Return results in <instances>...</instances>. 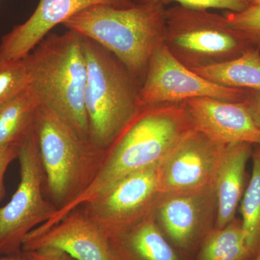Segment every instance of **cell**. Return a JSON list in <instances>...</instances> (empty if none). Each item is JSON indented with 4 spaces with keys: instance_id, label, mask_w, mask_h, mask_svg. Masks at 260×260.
<instances>
[{
    "instance_id": "obj_1",
    "label": "cell",
    "mask_w": 260,
    "mask_h": 260,
    "mask_svg": "<svg viewBox=\"0 0 260 260\" xmlns=\"http://www.w3.org/2000/svg\"><path fill=\"white\" fill-rule=\"evenodd\" d=\"M194 129L184 103L143 107L115 143L93 182L83 194L42 225L47 229L64 215L103 194L130 174L160 164Z\"/></svg>"
},
{
    "instance_id": "obj_2",
    "label": "cell",
    "mask_w": 260,
    "mask_h": 260,
    "mask_svg": "<svg viewBox=\"0 0 260 260\" xmlns=\"http://www.w3.org/2000/svg\"><path fill=\"white\" fill-rule=\"evenodd\" d=\"M166 10L160 3H135L128 8L96 5L62 25L110 51L142 85L152 54L164 44Z\"/></svg>"
},
{
    "instance_id": "obj_3",
    "label": "cell",
    "mask_w": 260,
    "mask_h": 260,
    "mask_svg": "<svg viewBox=\"0 0 260 260\" xmlns=\"http://www.w3.org/2000/svg\"><path fill=\"white\" fill-rule=\"evenodd\" d=\"M25 59L30 85L42 105L89 140L85 103L88 69L83 36L70 30L48 35Z\"/></svg>"
},
{
    "instance_id": "obj_4",
    "label": "cell",
    "mask_w": 260,
    "mask_h": 260,
    "mask_svg": "<svg viewBox=\"0 0 260 260\" xmlns=\"http://www.w3.org/2000/svg\"><path fill=\"white\" fill-rule=\"evenodd\" d=\"M83 37L88 79L85 109L89 140L108 150L142 109L141 84L110 51Z\"/></svg>"
},
{
    "instance_id": "obj_5",
    "label": "cell",
    "mask_w": 260,
    "mask_h": 260,
    "mask_svg": "<svg viewBox=\"0 0 260 260\" xmlns=\"http://www.w3.org/2000/svg\"><path fill=\"white\" fill-rule=\"evenodd\" d=\"M34 126L46 178V192L57 210L88 189L107 158L51 109L41 106Z\"/></svg>"
},
{
    "instance_id": "obj_6",
    "label": "cell",
    "mask_w": 260,
    "mask_h": 260,
    "mask_svg": "<svg viewBox=\"0 0 260 260\" xmlns=\"http://www.w3.org/2000/svg\"><path fill=\"white\" fill-rule=\"evenodd\" d=\"M164 45L191 70L232 60L254 47L229 26L224 15L179 5L166 10Z\"/></svg>"
},
{
    "instance_id": "obj_7",
    "label": "cell",
    "mask_w": 260,
    "mask_h": 260,
    "mask_svg": "<svg viewBox=\"0 0 260 260\" xmlns=\"http://www.w3.org/2000/svg\"><path fill=\"white\" fill-rule=\"evenodd\" d=\"M20 180L8 204L0 207V256L22 251L25 237L50 220L57 208L46 198V178L34 124L19 141Z\"/></svg>"
},
{
    "instance_id": "obj_8",
    "label": "cell",
    "mask_w": 260,
    "mask_h": 260,
    "mask_svg": "<svg viewBox=\"0 0 260 260\" xmlns=\"http://www.w3.org/2000/svg\"><path fill=\"white\" fill-rule=\"evenodd\" d=\"M160 164L130 174L109 190L80 206L108 239L125 232L154 213L160 195Z\"/></svg>"
},
{
    "instance_id": "obj_9",
    "label": "cell",
    "mask_w": 260,
    "mask_h": 260,
    "mask_svg": "<svg viewBox=\"0 0 260 260\" xmlns=\"http://www.w3.org/2000/svg\"><path fill=\"white\" fill-rule=\"evenodd\" d=\"M246 89L228 88L205 79L178 61L165 45L152 54L140 87L142 107L181 104L189 99L209 97L229 102H243Z\"/></svg>"
},
{
    "instance_id": "obj_10",
    "label": "cell",
    "mask_w": 260,
    "mask_h": 260,
    "mask_svg": "<svg viewBox=\"0 0 260 260\" xmlns=\"http://www.w3.org/2000/svg\"><path fill=\"white\" fill-rule=\"evenodd\" d=\"M217 200L214 184L194 190L161 194L154 213L165 236L188 258L198 252L212 227Z\"/></svg>"
},
{
    "instance_id": "obj_11",
    "label": "cell",
    "mask_w": 260,
    "mask_h": 260,
    "mask_svg": "<svg viewBox=\"0 0 260 260\" xmlns=\"http://www.w3.org/2000/svg\"><path fill=\"white\" fill-rule=\"evenodd\" d=\"M225 147L201 132L190 130L160 164V194L194 190L213 184Z\"/></svg>"
},
{
    "instance_id": "obj_12",
    "label": "cell",
    "mask_w": 260,
    "mask_h": 260,
    "mask_svg": "<svg viewBox=\"0 0 260 260\" xmlns=\"http://www.w3.org/2000/svg\"><path fill=\"white\" fill-rule=\"evenodd\" d=\"M135 4L133 0H39L30 18L2 38L0 59L13 60L25 57L54 27L89 7L107 5L128 8Z\"/></svg>"
},
{
    "instance_id": "obj_13",
    "label": "cell",
    "mask_w": 260,
    "mask_h": 260,
    "mask_svg": "<svg viewBox=\"0 0 260 260\" xmlns=\"http://www.w3.org/2000/svg\"><path fill=\"white\" fill-rule=\"evenodd\" d=\"M43 248L59 249L76 260H112L107 236L80 207L47 230L29 233L22 251Z\"/></svg>"
},
{
    "instance_id": "obj_14",
    "label": "cell",
    "mask_w": 260,
    "mask_h": 260,
    "mask_svg": "<svg viewBox=\"0 0 260 260\" xmlns=\"http://www.w3.org/2000/svg\"><path fill=\"white\" fill-rule=\"evenodd\" d=\"M184 104L194 129L219 144L260 145V129L244 102H224L203 97L189 99Z\"/></svg>"
},
{
    "instance_id": "obj_15",
    "label": "cell",
    "mask_w": 260,
    "mask_h": 260,
    "mask_svg": "<svg viewBox=\"0 0 260 260\" xmlns=\"http://www.w3.org/2000/svg\"><path fill=\"white\" fill-rule=\"evenodd\" d=\"M109 245L112 260H184L183 257L188 258L162 234L154 213L125 232L109 238Z\"/></svg>"
},
{
    "instance_id": "obj_16",
    "label": "cell",
    "mask_w": 260,
    "mask_h": 260,
    "mask_svg": "<svg viewBox=\"0 0 260 260\" xmlns=\"http://www.w3.org/2000/svg\"><path fill=\"white\" fill-rule=\"evenodd\" d=\"M248 143L227 145L214 181L217 200L215 229H223L235 219L244 194L246 168L253 153Z\"/></svg>"
},
{
    "instance_id": "obj_17",
    "label": "cell",
    "mask_w": 260,
    "mask_h": 260,
    "mask_svg": "<svg viewBox=\"0 0 260 260\" xmlns=\"http://www.w3.org/2000/svg\"><path fill=\"white\" fill-rule=\"evenodd\" d=\"M205 79L228 88L260 91V51L252 47L232 60L191 70Z\"/></svg>"
},
{
    "instance_id": "obj_18",
    "label": "cell",
    "mask_w": 260,
    "mask_h": 260,
    "mask_svg": "<svg viewBox=\"0 0 260 260\" xmlns=\"http://www.w3.org/2000/svg\"><path fill=\"white\" fill-rule=\"evenodd\" d=\"M42 105L39 95L30 85L0 104V148L20 141L34 124Z\"/></svg>"
},
{
    "instance_id": "obj_19",
    "label": "cell",
    "mask_w": 260,
    "mask_h": 260,
    "mask_svg": "<svg viewBox=\"0 0 260 260\" xmlns=\"http://www.w3.org/2000/svg\"><path fill=\"white\" fill-rule=\"evenodd\" d=\"M254 256L246 246L242 220L234 219L205 237L194 260H246Z\"/></svg>"
},
{
    "instance_id": "obj_20",
    "label": "cell",
    "mask_w": 260,
    "mask_h": 260,
    "mask_svg": "<svg viewBox=\"0 0 260 260\" xmlns=\"http://www.w3.org/2000/svg\"><path fill=\"white\" fill-rule=\"evenodd\" d=\"M253 150L250 181L241 203L242 229L248 249L255 256L260 250V145Z\"/></svg>"
},
{
    "instance_id": "obj_21",
    "label": "cell",
    "mask_w": 260,
    "mask_h": 260,
    "mask_svg": "<svg viewBox=\"0 0 260 260\" xmlns=\"http://www.w3.org/2000/svg\"><path fill=\"white\" fill-rule=\"evenodd\" d=\"M30 85L25 57L13 60L0 59V104L21 93Z\"/></svg>"
},
{
    "instance_id": "obj_22",
    "label": "cell",
    "mask_w": 260,
    "mask_h": 260,
    "mask_svg": "<svg viewBox=\"0 0 260 260\" xmlns=\"http://www.w3.org/2000/svg\"><path fill=\"white\" fill-rule=\"evenodd\" d=\"M231 28L239 32L251 45L260 46V5L249 6L238 13L227 12L225 15Z\"/></svg>"
},
{
    "instance_id": "obj_23",
    "label": "cell",
    "mask_w": 260,
    "mask_h": 260,
    "mask_svg": "<svg viewBox=\"0 0 260 260\" xmlns=\"http://www.w3.org/2000/svg\"><path fill=\"white\" fill-rule=\"evenodd\" d=\"M135 3H160L165 5L176 3L177 5L194 9H221L238 13L248 8L244 0H133Z\"/></svg>"
},
{
    "instance_id": "obj_24",
    "label": "cell",
    "mask_w": 260,
    "mask_h": 260,
    "mask_svg": "<svg viewBox=\"0 0 260 260\" xmlns=\"http://www.w3.org/2000/svg\"><path fill=\"white\" fill-rule=\"evenodd\" d=\"M18 155L19 142L0 148V201L5 198L6 194L5 186V173L10 164L18 158Z\"/></svg>"
},
{
    "instance_id": "obj_25",
    "label": "cell",
    "mask_w": 260,
    "mask_h": 260,
    "mask_svg": "<svg viewBox=\"0 0 260 260\" xmlns=\"http://www.w3.org/2000/svg\"><path fill=\"white\" fill-rule=\"evenodd\" d=\"M24 252L28 260H76L68 253L54 248H43Z\"/></svg>"
},
{
    "instance_id": "obj_26",
    "label": "cell",
    "mask_w": 260,
    "mask_h": 260,
    "mask_svg": "<svg viewBox=\"0 0 260 260\" xmlns=\"http://www.w3.org/2000/svg\"><path fill=\"white\" fill-rule=\"evenodd\" d=\"M244 103L256 125L260 129V91L247 90Z\"/></svg>"
},
{
    "instance_id": "obj_27",
    "label": "cell",
    "mask_w": 260,
    "mask_h": 260,
    "mask_svg": "<svg viewBox=\"0 0 260 260\" xmlns=\"http://www.w3.org/2000/svg\"><path fill=\"white\" fill-rule=\"evenodd\" d=\"M0 260H28L25 252L23 251H20L15 254H8V255L0 256Z\"/></svg>"
},
{
    "instance_id": "obj_28",
    "label": "cell",
    "mask_w": 260,
    "mask_h": 260,
    "mask_svg": "<svg viewBox=\"0 0 260 260\" xmlns=\"http://www.w3.org/2000/svg\"><path fill=\"white\" fill-rule=\"evenodd\" d=\"M246 4L249 6H255L260 5V0H244Z\"/></svg>"
},
{
    "instance_id": "obj_29",
    "label": "cell",
    "mask_w": 260,
    "mask_h": 260,
    "mask_svg": "<svg viewBox=\"0 0 260 260\" xmlns=\"http://www.w3.org/2000/svg\"><path fill=\"white\" fill-rule=\"evenodd\" d=\"M254 260H260V250L259 251V252L256 254V255L254 256Z\"/></svg>"
},
{
    "instance_id": "obj_30",
    "label": "cell",
    "mask_w": 260,
    "mask_h": 260,
    "mask_svg": "<svg viewBox=\"0 0 260 260\" xmlns=\"http://www.w3.org/2000/svg\"><path fill=\"white\" fill-rule=\"evenodd\" d=\"M254 257H251V258H250V259H248L246 260H254Z\"/></svg>"
},
{
    "instance_id": "obj_31",
    "label": "cell",
    "mask_w": 260,
    "mask_h": 260,
    "mask_svg": "<svg viewBox=\"0 0 260 260\" xmlns=\"http://www.w3.org/2000/svg\"><path fill=\"white\" fill-rule=\"evenodd\" d=\"M259 51H260V46H259Z\"/></svg>"
}]
</instances>
